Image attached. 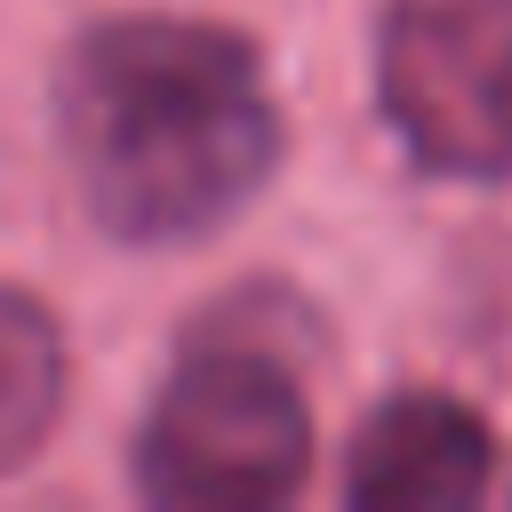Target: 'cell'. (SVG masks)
<instances>
[{
	"mask_svg": "<svg viewBox=\"0 0 512 512\" xmlns=\"http://www.w3.org/2000/svg\"><path fill=\"white\" fill-rule=\"evenodd\" d=\"M56 152L120 248L224 232L280 168L288 120L248 32L208 16H104L56 64Z\"/></svg>",
	"mask_w": 512,
	"mask_h": 512,
	"instance_id": "6da1fadb",
	"label": "cell"
},
{
	"mask_svg": "<svg viewBox=\"0 0 512 512\" xmlns=\"http://www.w3.org/2000/svg\"><path fill=\"white\" fill-rule=\"evenodd\" d=\"M312 480V408L272 336L208 312L136 424V488L168 512H272Z\"/></svg>",
	"mask_w": 512,
	"mask_h": 512,
	"instance_id": "7a4b0ae2",
	"label": "cell"
},
{
	"mask_svg": "<svg viewBox=\"0 0 512 512\" xmlns=\"http://www.w3.org/2000/svg\"><path fill=\"white\" fill-rule=\"evenodd\" d=\"M376 112L424 176H512V0H384Z\"/></svg>",
	"mask_w": 512,
	"mask_h": 512,
	"instance_id": "3957f363",
	"label": "cell"
},
{
	"mask_svg": "<svg viewBox=\"0 0 512 512\" xmlns=\"http://www.w3.org/2000/svg\"><path fill=\"white\" fill-rule=\"evenodd\" d=\"M496 488V432L456 392H392L344 448V504L360 512H472Z\"/></svg>",
	"mask_w": 512,
	"mask_h": 512,
	"instance_id": "277c9868",
	"label": "cell"
},
{
	"mask_svg": "<svg viewBox=\"0 0 512 512\" xmlns=\"http://www.w3.org/2000/svg\"><path fill=\"white\" fill-rule=\"evenodd\" d=\"M64 416V328L56 312L0 280V480L24 472Z\"/></svg>",
	"mask_w": 512,
	"mask_h": 512,
	"instance_id": "5b68a950",
	"label": "cell"
}]
</instances>
